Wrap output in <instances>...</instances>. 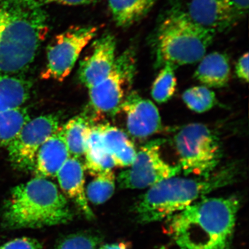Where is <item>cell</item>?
Wrapping results in <instances>:
<instances>
[{
    "mask_svg": "<svg viewBox=\"0 0 249 249\" xmlns=\"http://www.w3.org/2000/svg\"><path fill=\"white\" fill-rule=\"evenodd\" d=\"M49 30L47 14L34 0H0V75L27 70Z\"/></svg>",
    "mask_w": 249,
    "mask_h": 249,
    "instance_id": "obj_1",
    "label": "cell"
},
{
    "mask_svg": "<svg viewBox=\"0 0 249 249\" xmlns=\"http://www.w3.org/2000/svg\"><path fill=\"white\" fill-rule=\"evenodd\" d=\"M240 200L235 196L203 197L170 217L181 249H230Z\"/></svg>",
    "mask_w": 249,
    "mask_h": 249,
    "instance_id": "obj_2",
    "label": "cell"
},
{
    "mask_svg": "<svg viewBox=\"0 0 249 249\" xmlns=\"http://www.w3.org/2000/svg\"><path fill=\"white\" fill-rule=\"evenodd\" d=\"M73 217L56 185L36 177L13 188L3 206L1 222L6 229H40L67 224Z\"/></svg>",
    "mask_w": 249,
    "mask_h": 249,
    "instance_id": "obj_3",
    "label": "cell"
},
{
    "mask_svg": "<svg viewBox=\"0 0 249 249\" xmlns=\"http://www.w3.org/2000/svg\"><path fill=\"white\" fill-rule=\"evenodd\" d=\"M240 174L239 165H226L204 178L172 177L151 187L136 206L143 224L159 222L183 211L206 195L233 183Z\"/></svg>",
    "mask_w": 249,
    "mask_h": 249,
    "instance_id": "obj_4",
    "label": "cell"
},
{
    "mask_svg": "<svg viewBox=\"0 0 249 249\" xmlns=\"http://www.w3.org/2000/svg\"><path fill=\"white\" fill-rule=\"evenodd\" d=\"M215 34L193 22L181 8H173L154 33L151 47L156 68L176 69L200 61Z\"/></svg>",
    "mask_w": 249,
    "mask_h": 249,
    "instance_id": "obj_5",
    "label": "cell"
},
{
    "mask_svg": "<svg viewBox=\"0 0 249 249\" xmlns=\"http://www.w3.org/2000/svg\"><path fill=\"white\" fill-rule=\"evenodd\" d=\"M175 142L179 158L178 165L185 175L209 176L222 160L220 139L204 124L184 126L175 136Z\"/></svg>",
    "mask_w": 249,
    "mask_h": 249,
    "instance_id": "obj_6",
    "label": "cell"
},
{
    "mask_svg": "<svg viewBox=\"0 0 249 249\" xmlns=\"http://www.w3.org/2000/svg\"><path fill=\"white\" fill-rule=\"evenodd\" d=\"M136 70L133 48L126 49L116 57L109 75L89 89L90 106L96 114L114 116L121 111L124 98L130 92Z\"/></svg>",
    "mask_w": 249,
    "mask_h": 249,
    "instance_id": "obj_7",
    "label": "cell"
},
{
    "mask_svg": "<svg viewBox=\"0 0 249 249\" xmlns=\"http://www.w3.org/2000/svg\"><path fill=\"white\" fill-rule=\"evenodd\" d=\"M161 140H154L137 152L133 163L118 176L119 186L124 189L151 188L157 183L181 173L179 165L167 163L160 155Z\"/></svg>",
    "mask_w": 249,
    "mask_h": 249,
    "instance_id": "obj_8",
    "label": "cell"
},
{
    "mask_svg": "<svg viewBox=\"0 0 249 249\" xmlns=\"http://www.w3.org/2000/svg\"><path fill=\"white\" fill-rule=\"evenodd\" d=\"M93 26H78L55 36L47 52V65L41 77L62 81L71 73L83 49L96 36Z\"/></svg>",
    "mask_w": 249,
    "mask_h": 249,
    "instance_id": "obj_9",
    "label": "cell"
},
{
    "mask_svg": "<svg viewBox=\"0 0 249 249\" xmlns=\"http://www.w3.org/2000/svg\"><path fill=\"white\" fill-rule=\"evenodd\" d=\"M60 126L59 118L54 114L37 116L28 121L7 147L12 166L22 171H33L40 147Z\"/></svg>",
    "mask_w": 249,
    "mask_h": 249,
    "instance_id": "obj_10",
    "label": "cell"
},
{
    "mask_svg": "<svg viewBox=\"0 0 249 249\" xmlns=\"http://www.w3.org/2000/svg\"><path fill=\"white\" fill-rule=\"evenodd\" d=\"M121 111L125 115L127 129L132 137L146 138L161 130V119L157 106L136 91H130L126 96Z\"/></svg>",
    "mask_w": 249,
    "mask_h": 249,
    "instance_id": "obj_11",
    "label": "cell"
},
{
    "mask_svg": "<svg viewBox=\"0 0 249 249\" xmlns=\"http://www.w3.org/2000/svg\"><path fill=\"white\" fill-rule=\"evenodd\" d=\"M116 40L111 34H103L93 44L91 53L81 62L79 78L88 89L106 78L116 59Z\"/></svg>",
    "mask_w": 249,
    "mask_h": 249,
    "instance_id": "obj_12",
    "label": "cell"
},
{
    "mask_svg": "<svg viewBox=\"0 0 249 249\" xmlns=\"http://www.w3.org/2000/svg\"><path fill=\"white\" fill-rule=\"evenodd\" d=\"M183 10L193 22L215 34L233 27L240 20L227 0H190Z\"/></svg>",
    "mask_w": 249,
    "mask_h": 249,
    "instance_id": "obj_13",
    "label": "cell"
},
{
    "mask_svg": "<svg viewBox=\"0 0 249 249\" xmlns=\"http://www.w3.org/2000/svg\"><path fill=\"white\" fill-rule=\"evenodd\" d=\"M56 178L64 196L73 201L87 219H93L94 214L85 193V166L79 159L70 157L59 170Z\"/></svg>",
    "mask_w": 249,
    "mask_h": 249,
    "instance_id": "obj_14",
    "label": "cell"
},
{
    "mask_svg": "<svg viewBox=\"0 0 249 249\" xmlns=\"http://www.w3.org/2000/svg\"><path fill=\"white\" fill-rule=\"evenodd\" d=\"M70 157L60 126L40 147L36 155L33 171L37 178H56L59 170Z\"/></svg>",
    "mask_w": 249,
    "mask_h": 249,
    "instance_id": "obj_15",
    "label": "cell"
},
{
    "mask_svg": "<svg viewBox=\"0 0 249 249\" xmlns=\"http://www.w3.org/2000/svg\"><path fill=\"white\" fill-rule=\"evenodd\" d=\"M103 144L114 165L129 167L133 163L137 150L124 131L109 124H98Z\"/></svg>",
    "mask_w": 249,
    "mask_h": 249,
    "instance_id": "obj_16",
    "label": "cell"
},
{
    "mask_svg": "<svg viewBox=\"0 0 249 249\" xmlns=\"http://www.w3.org/2000/svg\"><path fill=\"white\" fill-rule=\"evenodd\" d=\"M229 59L219 52L205 55L195 73V78L207 88L225 87L230 78Z\"/></svg>",
    "mask_w": 249,
    "mask_h": 249,
    "instance_id": "obj_17",
    "label": "cell"
},
{
    "mask_svg": "<svg viewBox=\"0 0 249 249\" xmlns=\"http://www.w3.org/2000/svg\"><path fill=\"white\" fill-rule=\"evenodd\" d=\"M157 0H107L108 6L118 27L128 28L143 19Z\"/></svg>",
    "mask_w": 249,
    "mask_h": 249,
    "instance_id": "obj_18",
    "label": "cell"
},
{
    "mask_svg": "<svg viewBox=\"0 0 249 249\" xmlns=\"http://www.w3.org/2000/svg\"><path fill=\"white\" fill-rule=\"evenodd\" d=\"M31 84L12 75H0V112L22 107L30 97Z\"/></svg>",
    "mask_w": 249,
    "mask_h": 249,
    "instance_id": "obj_19",
    "label": "cell"
},
{
    "mask_svg": "<svg viewBox=\"0 0 249 249\" xmlns=\"http://www.w3.org/2000/svg\"><path fill=\"white\" fill-rule=\"evenodd\" d=\"M85 168L91 175H96L102 172L112 170L115 165L104 146L98 126H91L85 151Z\"/></svg>",
    "mask_w": 249,
    "mask_h": 249,
    "instance_id": "obj_20",
    "label": "cell"
},
{
    "mask_svg": "<svg viewBox=\"0 0 249 249\" xmlns=\"http://www.w3.org/2000/svg\"><path fill=\"white\" fill-rule=\"evenodd\" d=\"M91 125L83 116H76L61 126L70 157L80 159L85 155L87 138Z\"/></svg>",
    "mask_w": 249,
    "mask_h": 249,
    "instance_id": "obj_21",
    "label": "cell"
},
{
    "mask_svg": "<svg viewBox=\"0 0 249 249\" xmlns=\"http://www.w3.org/2000/svg\"><path fill=\"white\" fill-rule=\"evenodd\" d=\"M30 119L29 111L24 107L0 112V148L9 146Z\"/></svg>",
    "mask_w": 249,
    "mask_h": 249,
    "instance_id": "obj_22",
    "label": "cell"
},
{
    "mask_svg": "<svg viewBox=\"0 0 249 249\" xmlns=\"http://www.w3.org/2000/svg\"><path fill=\"white\" fill-rule=\"evenodd\" d=\"M85 188L87 199L93 204H102L111 197L115 191L116 178L112 170L95 175Z\"/></svg>",
    "mask_w": 249,
    "mask_h": 249,
    "instance_id": "obj_23",
    "label": "cell"
},
{
    "mask_svg": "<svg viewBox=\"0 0 249 249\" xmlns=\"http://www.w3.org/2000/svg\"><path fill=\"white\" fill-rule=\"evenodd\" d=\"M183 102L191 110L204 113L216 105L215 93L205 86H196L186 90L183 93Z\"/></svg>",
    "mask_w": 249,
    "mask_h": 249,
    "instance_id": "obj_24",
    "label": "cell"
},
{
    "mask_svg": "<svg viewBox=\"0 0 249 249\" xmlns=\"http://www.w3.org/2000/svg\"><path fill=\"white\" fill-rule=\"evenodd\" d=\"M175 69L170 66L162 67L152 85L151 94L156 102L163 103L173 97L177 87Z\"/></svg>",
    "mask_w": 249,
    "mask_h": 249,
    "instance_id": "obj_25",
    "label": "cell"
},
{
    "mask_svg": "<svg viewBox=\"0 0 249 249\" xmlns=\"http://www.w3.org/2000/svg\"><path fill=\"white\" fill-rule=\"evenodd\" d=\"M100 237L91 232H81L64 237L55 249H97Z\"/></svg>",
    "mask_w": 249,
    "mask_h": 249,
    "instance_id": "obj_26",
    "label": "cell"
},
{
    "mask_svg": "<svg viewBox=\"0 0 249 249\" xmlns=\"http://www.w3.org/2000/svg\"><path fill=\"white\" fill-rule=\"evenodd\" d=\"M0 249H42V245L35 239L23 237L6 242L0 246Z\"/></svg>",
    "mask_w": 249,
    "mask_h": 249,
    "instance_id": "obj_27",
    "label": "cell"
},
{
    "mask_svg": "<svg viewBox=\"0 0 249 249\" xmlns=\"http://www.w3.org/2000/svg\"><path fill=\"white\" fill-rule=\"evenodd\" d=\"M237 77L246 83L249 81V53H246L239 59L235 66Z\"/></svg>",
    "mask_w": 249,
    "mask_h": 249,
    "instance_id": "obj_28",
    "label": "cell"
},
{
    "mask_svg": "<svg viewBox=\"0 0 249 249\" xmlns=\"http://www.w3.org/2000/svg\"><path fill=\"white\" fill-rule=\"evenodd\" d=\"M36 3L43 6L49 4H59L68 6H80V5L90 4L96 0H34Z\"/></svg>",
    "mask_w": 249,
    "mask_h": 249,
    "instance_id": "obj_29",
    "label": "cell"
},
{
    "mask_svg": "<svg viewBox=\"0 0 249 249\" xmlns=\"http://www.w3.org/2000/svg\"><path fill=\"white\" fill-rule=\"evenodd\" d=\"M227 1L240 19L248 11L249 0H227Z\"/></svg>",
    "mask_w": 249,
    "mask_h": 249,
    "instance_id": "obj_30",
    "label": "cell"
},
{
    "mask_svg": "<svg viewBox=\"0 0 249 249\" xmlns=\"http://www.w3.org/2000/svg\"><path fill=\"white\" fill-rule=\"evenodd\" d=\"M99 249H127V248L122 244H113V245L103 246Z\"/></svg>",
    "mask_w": 249,
    "mask_h": 249,
    "instance_id": "obj_31",
    "label": "cell"
}]
</instances>
